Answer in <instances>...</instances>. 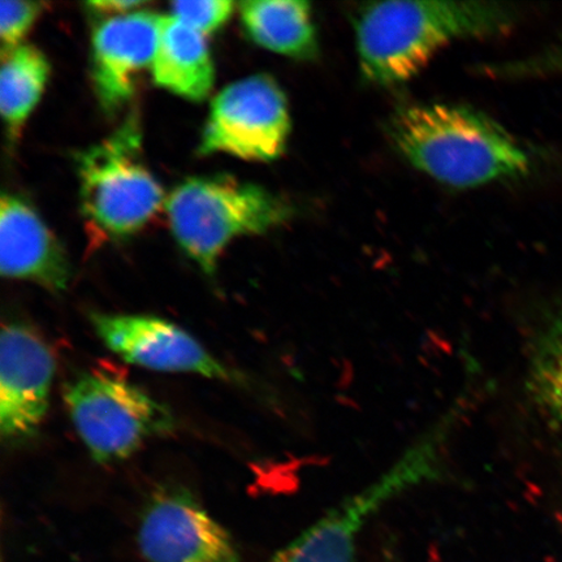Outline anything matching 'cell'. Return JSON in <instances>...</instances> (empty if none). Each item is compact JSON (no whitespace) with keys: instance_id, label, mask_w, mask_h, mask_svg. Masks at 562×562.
I'll return each mask as SVG.
<instances>
[{"instance_id":"cell-3","label":"cell","mask_w":562,"mask_h":562,"mask_svg":"<svg viewBox=\"0 0 562 562\" xmlns=\"http://www.w3.org/2000/svg\"><path fill=\"white\" fill-rule=\"evenodd\" d=\"M165 206L176 241L209 277L232 240L262 235L291 216L278 195L231 176L188 179L168 194Z\"/></svg>"},{"instance_id":"cell-15","label":"cell","mask_w":562,"mask_h":562,"mask_svg":"<svg viewBox=\"0 0 562 562\" xmlns=\"http://www.w3.org/2000/svg\"><path fill=\"white\" fill-rule=\"evenodd\" d=\"M50 76L44 53L33 45L2 52L0 112L10 138H18L27 117L38 104Z\"/></svg>"},{"instance_id":"cell-12","label":"cell","mask_w":562,"mask_h":562,"mask_svg":"<svg viewBox=\"0 0 562 562\" xmlns=\"http://www.w3.org/2000/svg\"><path fill=\"white\" fill-rule=\"evenodd\" d=\"M0 271L7 279L30 280L53 293L67 290L70 265L58 238L19 196L0 203Z\"/></svg>"},{"instance_id":"cell-16","label":"cell","mask_w":562,"mask_h":562,"mask_svg":"<svg viewBox=\"0 0 562 562\" xmlns=\"http://www.w3.org/2000/svg\"><path fill=\"white\" fill-rule=\"evenodd\" d=\"M527 390L532 403L562 439V304L532 344Z\"/></svg>"},{"instance_id":"cell-2","label":"cell","mask_w":562,"mask_h":562,"mask_svg":"<svg viewBox=\"0 0 562 562\" xmlns=\"http://www.w3.org/2000/svg\"><path fill=\"white\" fill-rule=\"evenodd\" d=\"M389 132L413 167L448 187H481L530 168L529 154L509 132L461 105H407L391 117Z\"/></svg>"},{"instance_id":"cell-17","label":"cell","mask_w":562,"mask_h":562,"mask_svg":"<svg viewBox=\"0 0 562 562\" xmlns=\"http://www.w3.org/2000/svg\"><path fill=\"white\" fill-rule=\"evenodd\" d=\"M237 4L232 0H203V2H173L171 16L202 35H210L227 23Z\"/></svg>"},{"instance_id":"cell-14","label":"cell","mask_w":562,"mask_h":562,"mask_svg":"<svg viewBox=\"0 0 562 562\" xmlns=\"http://www.w3.org/2000/svg\"><path fill=\"white\" fill-rule=\"evenodd\" d=\"M245 31L266 50L297 60L319 53L312 7L302 0H246L238 4Z\"/></svg>"},{"instance_id":"cell-9","label":"cell","mask_w":562,"mask_h":562,"mask_svg":"<svg viewBox=\"0 0 562 562\" xmlns=\"http://www.w3.org/2000/svg\"><path fill=\"white\" fill-rule=\"evenodd\" d=\"M90 322L105 347L136 367L195 374L223 382L238 379L199 340L172 322L150 315L101 313H91Z\"/></svg>"},{"instance_id":"cell-13","label":"cell","mask_w":562,"mask_h":562,"mask_svg":"<svg viewBox=\"0 0 562 562\" xmlns=\"http://www.w3.org/2000/svg\"><path fill=\"white\" fill-rule=\"evenodd\" d=\"M151 77L157 87L192 102L205 101L215 68L205 35L171 15L161 16Z\"/></svg>"},{"instance_id":"cell-5","label":"cell","mask_w":562,"mask_h":562,"mask_svg":"<svg viewBox=\"0 0 562 562\" xmlns=\"http://www.w3.org/2000/svg\"><path fill=\"white\" fill-rule=\"evenodd\" d=\"M448 437L428 428L385 472L344 498L267 562H355L364 525L386 503L406 491L438 480Z\"/></svg>"},{"instance_id":"cell-10","label":"cell","mask_w":562,"mask_h":562,"mask_svg":"<svg viewBox=\"0 0 562 562\" xmlns=\"http://www.w3.org/2000/svg\"><path fill=\"white\" fill-rule=\"evenodd\" d=\"M55 374L50 347L25 323L10 322L0 336V434L4 441L33 437L44 422Z\"/></svg>"},{"instance_id":"cell-6","label":"cell","mask_w":562,"mask_h":562,"mask_svg":"<svg viewBox=\"0 0 562 562\" xmlns=\"http://www.w3.org/2000/svg\"><path fill=\"white\" fill-rule=\"evenodd\" d=\"M65 402L93 460L110 465L135 454L149 439L176 426L172 413L139 386L103 372H83L67 383Z\"/></svg>"},{"instance_id":"cell-19","label":"cell","mask_w":562,"mask_h":562,"mask_svg":"<svg viewBox=\"0 0 562 562\" xmlns=\"http://www.w3.org/2000/svg\"><path fill=\"white\" fill-rule=\"evenodd\" d=\"M147 2L144 0H101L89 2L88 5L97 12L112 13V16L126 15V13L144 10Z\"/></svg>"},{"instance_id":"cell-4","label":"cell","mask_w":562,"mask_h":562,"mask_svg":"<svg viewBox=\"0 0 562 562\" xmlns=\"http://www.w3.org/2000/svg\"><path fill=\"white\" fill-rule=\"evenodd\" d=\"M138 116L131 114L100 144L77 157L80 201L89 226L122 238L144 228L165 205V192L140 158Z\"/></svg>"},{"instance_id":"cell-7","label":"cell","mask_w":562,"mask_h":562,"mask_svg":"<svg viewBox=\"0 0 562 562\" xmlns=\"http://www.w3.org/2000/svg\"><path fill=\"white\" fill-rule=\"evenodd\" d=\"M291 126L290 109L278 82L267 75L249 76L214 98L199 153L272 161L284 153Z\"/></svg>"},{"instance_id":"cell-11","label":"cell","mask_w":562,"mask_h":562,"mask_svg":"<svg viewBox=\"0 0 562 562\" xmlns=\"http://www.w3.org/2000/svg\"><path fill=\"white\" fill-rule=\"evenodd\" d=\"M161 15L139 10L98 24L91 38V80L108 114L121 110L136 93L138 76L151 69Z\"/></svg>"},{"instance_id":"cell-18","label":"cell","mask_w":562,"mask_h":562,"mask_svg":"<svg viewBox=\"0 0 562 562\" xmlns=\"http://www.w3.org/2000/svg\"><path fill=\"white\" fill-rule=\"evenodd\" d=\"M40 2H0V38L2 52L23 45V40L42 12Z\"/></svg>"},{"instance_id":"cell-8","label":"cell","mask_w":562,"mask_h":562,"mask_svg":"<svg viewBox=\"0 0 562 562\" xmlns=\"http://www.w3.org/2000/svg\"><path fill=\"white\" fill-rule=\"evenodd\" d=\"M147 562H241L231 533L186 488L154 492L139 518Z\"/></svg>"},{"instance_id":"cell-1","label":"cell","mask_w":562,"mask_h":562,"mask_svg":"<svg viewBox=\"0 0 562 562\" xmlns=\"http://www.w3.org/2000/svg\"><path fill=\"white\" fill-rule=\"evenodd\" d=\"M513 23L515 11L502 3L364 4L355 19L361 75L372 86H400L417 76L451 42L492 37L508 32Z\"/></svg>"}]
</instances>
